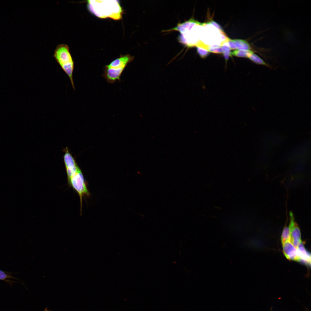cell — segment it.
Wrapping results in <instances>:
<instances>
[{
	"instance_id": "6da1fadb",
	"label": "cell",
	"mask_w": 311,
	"mask_h": 311,
	"mask_svg": "<svg viewBox=\"0 0 311 311\" xmlns=\"http://www.w3.org/2000/svg\"><path fill=\"white\" fill-rule=\"evenodd\" d=\"M87 5L90 12L100 18L117 20L122 18V10L117 0H89Z\"/></svg>"
},
{
	"instance_id": "7a4b0ae2",
	"label": "cell",
	"mask_w": 311,
	"mask_h": 311,
	"mask_svg": "<svg viewBox=\"0 0 311 311\" xmlns=\"http://www.w3.org/2000/svg\"><path fill=\"white\" fill-rule=\"evenodd\" d=\"M65 168L68 184L77 191L79 197L81 214L83 197H89L90 195V193L81 171L77 162H72L66 166Z\"/></svg>"
},
{
	"instance_id": "3957f363",
	"label": "cell",
	"mask_w": 311,
	"mask_h": 311,
	"mask_svg": "<svg viewBox=\"0 0 311 311\" xmlns=\"http://www.w3.org/2000/svg\"><path fill=\"white\" fill-rule=\"evenodd\" d=\"M53 57L64 71L68 76L74 90H75L73 79L74 62L68 46L65 44H58L54 52Z\"/></svg>"
},
{
	"instance_id": "277c9868",
	"label": "cell",
	"mask_w": 311,
	"mask_h": 311,
	"mask_svg": "<svg viewBox=\"0 0 311 311\" xmlns=\"http://www.w3.org/2000/svg\"><path fill=\"white\" fill-rule=\"evenodd\" d=\"M133 59V56L129 54L121 56L104 67L103 77L110 84H113L117 80L120 81L124 70Z\"/></svg>"
},
{
	"instance_id": "5b68a950",
	"label": "cell",
	"mask_w": 311,
	"mask_h": 311,
	"mask_svg": "<svg viewBox=\"0 0 311 311\" xmlns=\"http://www.w3.org/2000/svg\"><path fill=\"white\" fill-rule=\"evenodd\" d=\"M290 215V221L289 227L290 231L291 241L297 249L299 244L302 242L300 231L297 224L294 221L292 213L291 212Z\"/></svg>"
},
{
	"instance_id": "8992f818",
	"label": "cell",
	"mask_w": 311,
	"mask_h": 311,
	"mask_svg": "<svg viewBox=\"0 0 311 311\" xmlns=\"http://www.w3.org/2000/svg\"><path fill=\"white\" fill-rule=\"evenodd\" d=\"M284 254L289 260L299 261V259L297 254V249L291 241H286L282 244Z\"/></svg>"
},
{
	"instance_id": "52a82bcc",
	"label": "cell",
	"mask_w": 311,
	"mask_h": 311,
	"mask_svg": "<svg viewBox=\"0 0 311 311\" xmlns=\"http://www.w3.org/2000/svg\"><path fill=\"white\" fill-rule=\"evenodd\" d=\"M297 250V254L299 259V262H301L307 265L310 266V254L307 251L302 242L299 245Z\"/></svg>"
},
{
	"instance_id": "ba28073f",
	"label": "cell",
	"mask_w": 311,
	"mask_h": 311,
	"mask_svg": "<svg viewBox=\"0 0 311 311\" xmlns=\"http://www.w3.org/2000/svg\"><path fill=\"white\" fill-rule=\"evenodd\" d=\"M232 40L235 43L237 49L240 50L253 51L252 50L253 49L250 44L246 40L240 39ZM257 52L261 55L259 52Z\"/></svg>"
},
{
	"instance_id": "9c48e42d",
	"label": "cell",
	"mask_w": 311,
	"mask_h": 311,
	"mask_svg": "<svg viewBox=\"0 0 311 311\" xmlns=\"http://www.w3.org/2000/svg\"><path fill=\"white\" fill-rule=\"evenodd\" d=\"M248 58L253 62L259 65H263L272 68L271 66L265 62L259 56L255 54V52L251 53L249 56Z\"/></svg>"
},
{
	"instance_id": "30bf717a",
	"label": "cell",
	"mask_w": 311,
	"mask_h": 311,
	"mask_svg": "<svg viewBox=\"0 0 311 311\" xmlns=\"http://www.w3.org/2000/svg\"><path fill=\"white\" fill-rule=\"evenodd\" d=\"M253 52L259 53L257 52L252 50H236L232 52L231 54L232 56L233 55L238 57L248 58L250 54Z\"/></svg>"
},
{
	"instance_id": "8fae6325",
	"label": "cell",
	"mask_w": 311,
	"mask_h": 311,
	"mask_svg": "<svg viewBox=\"0 0 311 311\" xmlns=\"http://www.w3.org/2000/svg\"><path fill=\"white\" fill-rule=\"evenodd\" d=\"M281 241L282 244L287 241H291V236L289 228L285 226L284 228L281 236Z\"/></svg>"
},
{
	"instance_id": "7c38bea8",
	"label": "cell",
	"mask_w": 311,
	"mask_h": 311,
	"mask_svg": "<svg viewBox=\"0 0 311 311\" xmlns=\"http://www.w3.org/2000/svg\"><path fill=\"white\" fill-rule=\"evenodd\" d=\"M197 49L198 54L201 58H205L209 54V52L204 48L197 46Z\"/></svg>"
},
{
	"instance_id": "4fadbf2b",
	"label": "cell",
	"mask_w": 311,
	"mask_h": 311,
	"mask_svg": "<svg viewBox=\"0 0 311 311\" xmlns=\"http://www.w3.org/2000/svg\"><path fill=\"white\" fill-rule=\"evenodd\" d=\"M208 51L210 52L215 53H222V50L221 46L215 48H210L208 47Z\"/></svg>"
},
{
	"instance_id": "5bb4252c",
	"label": "cell",
	"mask_w": 311,
	"mask_h": 311,
	"mask_svg": "<svg viewBox=\"0 0 311 311\" xmlns=\"http://www.w3.org/2000/svg\"><path fill=\"white\" fill-rule=\"evenodd\" d=\"M207 24H212L218 29L220 31L223 32V30L220 25L214 21H211L207 23Z\"/></svg>"
},
{
	"instance_id": "9a60e30c",
	"label": "cell",
	"mask_w": 311,
	"mask_h": 311,
	"mask_svg": "<svg viewBox=\"0 0 311 311\" xmlns=\"http://www.w3.org/2000/svg\"><path fill=\"white\" fill-rule=\"evenodd\" d=\"M227 41L229 43L230 48V49L234 50L236 49H237L235 43L232 41V39H230L228 38Z\"/></svg>"
},
{
	"instance_id": "2e32d148",
	"label": "cell",
	"mask_w": 311,
	"mask_h": 311,
	"mask_svg": "<svg viewBox=\"0 0 311 311\" xmlns=\"http://www.w3.org/2000/svg\"><path fill=\"white\" fill-rule=\"evenodd\" d=\"M8 276L3 271L0 270V279L4 280L8 278Z\"/></svg>"
},
{
	"instance_id": "e0dca14e",
	"label": "cell",
	"mask_w": 311,
	"mask_h": 311,
	"mask_svg": "<svg viewBox=\"0 0 311 311\" xmlns=\"http://www.w3.org/2000/svg\"><path fill=\"white\" fill-rule=\"evenodd\" d=\"M45 311H51V310H48L47 309V308H46V309H45Z\"/></svg>"
}]
</instances>
